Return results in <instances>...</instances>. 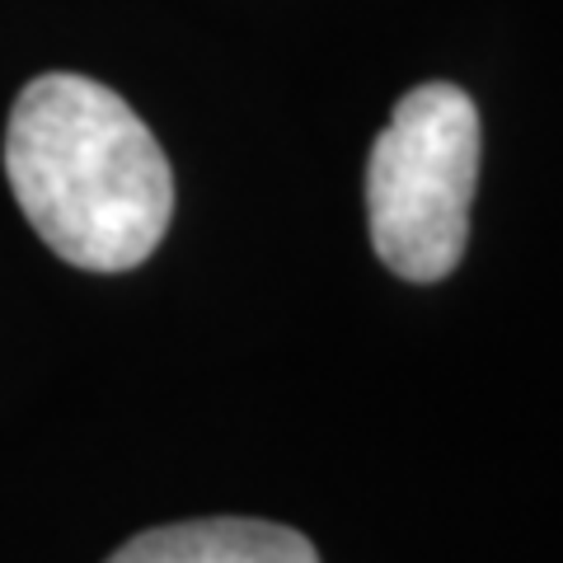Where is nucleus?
I'll list each match as a JSON object with an SVG mask.
<instances>
[{"mask_svg":"<svg viewBox=\"0 0 563 563\" xmlns=\"http://www.w3.org/2000/svg\"><path fill=\"white\" fill-rule=\"evenodd\" d=\"M109 563H320V554L291 526L254 517H207L141 531Z\"/></svg>","mask_w":563,"mask_h":563,"instance_id":"7ed1b4c3","label":"nucleus"},{"mask_svg":"<svg viewBox=\"0 0 563 563\" xmlns=\"http://www.w3.org/2000/svg\"><path fill=\"white\" fill-rule=\"evenodd\" d=\"M5 174L38 240L85 273L146 263L174 217L161 141L122 95L70 70H47L14 99Z\"/></svg>","mask_w":563,"mask_h":563,"instance_id":"f257e3e1","label":"nucleus"},{"mask_svg":"<svg viewBox=\"0 0 563 563\" xmlns=\"http://www.w3.org/2000/svg\"><path fill=\"white\" fill-rule=\"evenodd\" d=\"M479 184V109L461 85L428 80L395 103L366 161V221L380 263L404 282H442L470 240Z\"/></svg>","mask_w":563,"mask_h":563,"instance_id":"f03ea898","label":"nucleus"}]
</instances>
